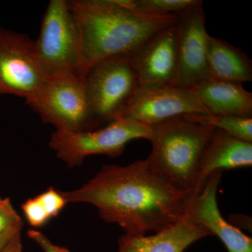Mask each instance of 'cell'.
Returning <instances> with one entry per match:
<instances>
[{
  "label": "cell",
  "mask_w": 252,
  "mask_h": 252,
  "mask_svg": "<svg viewBox=\"0 0 252 252\" xmlns=\"http://www.w3.org/2000/svg\"><path fill=\"white\" fill-rule=\"evenodd\" d=\"M23 225L22 219L10 199L0 197V234L11 228H22Z\"/></svg>",
  "instance_id": "20"
},
{
  "label": "cell",
  "mask_w": 252,
  "mask_h": 252,
  "mask_svg": "<svg viewBox=\"0 0 252 252\" xmlns=\"http://www.w3.org/2000/svg\"><path fill=\"white\" fill-rule=\"evenodd\" d=\"M130 11L152 16L180 14L196 4L199 0H117Z\"/></svg>",
  "instance_id": "18"
},
{
  "label": "cell",
  "mask_w": 252,
  "mask_h": 252,
  "mask_svg": "<svg viewBox=\"0 0 252 252\" xmlns=\"http://www.w3.org/2000/svg\"><path fill=\"white\" fill-rule=\"evenodd\" d=\"M23 246L21 243V232L16 233L6 244L1 252H22Z\"/></svg>",
  "instance_id": "23"
},
{
  "label": "cell",
  "mask_w": 252,
  "mask_h": 252,
  "mask_svg": "<svg viewBox=\"0 0 252 252\" xmlns=\"http://www.w3.org/2000/svg\"><path fill=\"white\" fill-rule=\"evenodd\" d=\"M21 229L22 228H11L0 234V252L16 233L21 231Z\"/></svg>",
  "instance_id": "25"
},
{
  "label": "cell",
  "mask_w": 252,
  "mask_h": 252,
  "mask_svg": "<svg viewBox=\"0 0 252 252\" xmlns=\"http://www.w3.org/2000/svg\"><path fill=\"white\" fill-rule=\"evenodd\" d=\"M41 203L46 208L51 219L59 216L67 204V200L63 196L62 192L51 187L46 191L36 195Z\"/></svg>",
  "instance_id": "21"
},
{
  "label": "cell",
  "mask_w": 252,
  "mask_h": 252,
  "mask_svg": "<svg viewBox=\"0 0 252 252\" xmlns=\"http://www.w3.org/2000/svg\"><path fill=\"white\" fill-rule=\"evenodd\" d=\"M187 120L212 126L238 140L252 143V117L194 114L183 117Z\"/></svg>",
  "instance_id": "17"
},
{
  "label": "cell",
  "mask_w": 252,
  "mask_h": 252,
  "mask_svg": "<svg viewBox=\"0 0 252 252\" xmlns=\"http://www.w3.org/2000/svg\"><path fill=\"white\" fill-rule=\"evenodd\" d=\"M207 60L211 77L241 84L252 81L250 56L223 39L207 36Z\"/></svg>",
  "instance_id": "16"
},
{
  "label": "cell",
  "mask_w": 252,
  "mask_h": 252,
  "mask_svg": "<svg viewBox=\"0 0 252 252\" xmlns=\"http://www.w3.org/2000/svg\"><path fill=\"white\" fill-rule=\"evenodd\" d=\"M152 149L147 158L151 170L191 198L205 147L215 127L175 118L151 126Z\"/></svg>",
  "instance_id": "3"
},
{
  "label": "cell",
  "mask_w": 252,
  "mask_h": 252,
  "mask_svg": "<svg viewBox=\"0 0 252 252\" xmlns=\"http://www.w3.org/2000/svg\"><path fill=\"white\" fill-rule=\"evenodd\" d=\"M194 114H210L190 88L140 86L121 117L151 126Z\"/></svg>",
  "instance_id": "9"
},
{
  "label": "cell",
  "mask_w": 252,
  "mask_h": 252,
  "mask_svg": "<svg viewBox=\"0 0 252 252\" xmlns=\"http://www.w3.org/2000/svg\"><path fill=\"white\" fill-rule=\"evenodd\" d=\"M130 57L140 86H175L176 24L149 36Z\"/></svg>",
  "instance_id": "11"
},
{
  "label": "cell",
  "mask_w": 252,
  "mask_h": 252,
  "mask_svg": "<svg viewBox=\"0 0 252 252\" xmlns=\"http://www.w3.org/2000/svg\"><path fill=\"white\" fill-rule=\"evenodd\" d=\"M84 80L94 130L122 117L140 86L130 54L99 61Z\"/></svg>",
  "instance_id": "4"
},
{
  "label": "cell",
  "mask_w": 252,
  "mask_h": 252,
  "mask_svg": "<svg viewBox=\"0 0 252 252\" xmlns=\"http://www.w3.org/2000/svg\"><path fill=\"white\" fill-rule=\"evenodd\" d=\"M43 122L56 130H94L85 84L73 73L49 76L40 89L26 101Z\"/></svg>",
  "instance_id": "6"
},
{
  "label": "cell",
  "mask_w": 252,
  "mask_h": 252,
  "mask_svg": "<svg viewBox=\"0 0 252 252\" xmlns=\"http://www.w3.org/2000/svg\"><path fill=\"white\" fill-rule=\"evenodd\" d=\"M211 235L203 227L184 216L177 223L150 236L124 234L119 252H184L192 244Z\"/></svg>",
  "instance_id": "14"
},
{
  "label": "cell",
  "mask_w": 252,
  "mask_h": 252,
  "mask_svg": "<svg viewBox=\"0 0 252 252\" xmlns=\"http://www.w3.org/2000/svg\"><path fill=\"white\" fill-rule=\"evenodd\" d=\"M36 54L49 76L77 74L81 56V34L67 0L50 1L34 41Z\"/></svg>",
  "instance_id": "7"
},
{
  "label": "cell",
  "mask_w": 252,
  "mask_h": 252,
  "mask_svg": "<svg viewBox=\"0 0 252 252\" xmlns=\"http://www.w3.org/2000/svg\"><path fill=\"white\" fill-rule=\"evenodd\" d=\"M62 194L67 203L94 205L102 220L117 223L128 235L170 228L185 216L190 200L154 173L146 159L103 165L80 188Z\"/></svg>",
  "instance_id": "1"
},
{
  "label": "cell",
  "mask_w": 252,
  "mask_h": 252,
  "mask_svg": "<svg viewBox=\"0 0 252 252\" xmlns=\"http://www.w3.org/2000/svg\"><path fill=\"white\" fill-rule=\"evenodd\" d=\"M152 127L133 119L119 117L96 130L71 132L56 130L49 144L59 158L69 168L81 166L86 158L122 155L126 145L137 139L149 140Z\"/></svg>",
  "instance_id": "5"
},
{
  "label": "cell",
  "mask_w": 252,
  "mask_h": 252,
  "mask_svg": "<svg viewBox=\"0 0 252 252\" xmlns=\"http://www.w3.org/2000/svg\"><path fill=\"white\" fill-rule=\"evenodd\" d=\"M203 1L178 14L176 23L177 72L175 86L191 88L211 77L207 60V34Z\"/></svg>",
  "instance_id": "10"
},
{
  "label": "cell",
  "mask_w": 252,
  "mask_h": 252,
  "mask_svg": "<svg viewBox=\"0 0 252 252\" xmlns=\"http://www.w3.org/2000/svg\"><path fill=\"white\" fill-rule=\"evenodd\" d=\"M21 208L28 223L34 228H40L51 220L37 196L28 199Z\"/></svg>",
  "instance_id": "19"
},
{
  "label": "cell",
  "mask_w": 252,
  "mask_h": 252,
  "mask_svg": "<svg viewBox=\"0 0 252 252\" xmlns=\"http://www.w3.org/2000/svg\"><path fill=\"white\" fill-rule=\"evenodd\" d=\"M28 235L32 240L42 249L44 252H69L67 249L55 245L39 230H29L28 231Z\"/></svg>",
  "instance_id": "22"
},
{
  "label": "cell",
  "mask_w": 252,
  "mask_h": 252,
  "mask_svg": "<svg viewBox=\"0 0 252 252\" xmlns=\"http://www.w3.org/2000/svg\"><path fill=\"white\" fill-rule=\"evenodd\" d=\"M49 74L36 54L34 41L0 27V94L31 99Z\"/></svg>",
  "instance_id": "8"
},
{
  "label": "cell",
  "mask_w": 252,
  "mask_h": 252,
  "mask_svg": "<svg viewBox=\"0 0 252 252\" xmlns=\"http://www.w3.org/2000/svg\"><path fill=\"white\" fill-rule=\"evenodd\" d=\"M230 220H231V224L234 225L237 228L240 229V227L243 228L250 230V222L251 223V220L250 221V217L246 216H240V215H233L230 217Z\"/></svg>",
  "instance_id": "24"
},
{
  "label": "cell",
  "mask_w": 252,
  "mask_h": 252,
  "mask_svg": "<svg viewBox=\"0 0 252 252\" xmlns=\"http://www.w3.org/2000/svg\"><path fill=\"white\" fill-rule=\"evenodd\" d=\"M223 172L210 175L198 195L190 198L185 215L211 235H216L228 252H252V239L224 220L217 203V189Z\"/></svg>",
  "instance_id": "12"
},
{
  "label": "cell",
  "mask_w": 252,
  "mask_h": 252,
  "mask_svg": "<svg viewBox=\"0 0 252 252\" xmlns=\"http://www.w3.org/2000/svg\"><path fill=\"white\" fill-rule=\"evenodd\" d=\"M81 34L77 76L84 79L99 61L130 54L157 32L174 26L178 15L152 16L130 11L117 0H70Z\"/></svg>",
  "instance_id": "2"
},
{
  "label": "cell",
  "mask_w": 252,
  "mask_h": 252,
  "mask_svg": "<svg viewBox=\"0 0 252 252\" xmlns=\"http://www.w3.org/2000/svg\"><path fill=\"white\" fill-rule=\"evenodd\" d=\"M190 89L211 115L252 117V94L241 83L209 77Z\"/></svg>",
  "instance_id": "15"
},
{
  "label": "cell",
  "mask_w": 252,
  "mask_h": 252,
  "mask_svg": "<svg viewBox=\"0 0 252 252\" xmlns=\"http://www.w3.org/2000/svg\"><path fill=\"white\" fill-rule=\"evenodd\" d=\"M252 165V143L238 140L215 128L204 151L198 180L191 198L201 192L214 172Z\"/></svg>",
  "instance_id": "13"
}]
</instances>
